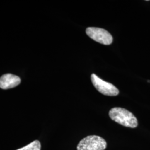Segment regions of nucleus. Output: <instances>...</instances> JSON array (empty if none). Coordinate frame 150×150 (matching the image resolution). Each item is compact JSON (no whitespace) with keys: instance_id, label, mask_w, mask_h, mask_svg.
I'll return each instance as SVG.
<instances>
[{"instance_id":"5","label":"nucleus","mask_w":150,"mask_h":150,"mask_svg":"<svg viewBox=\"0 0 150 150\" xmlns=\"http://www.w3.org/2000/svg\"><path fill=\"white\" fill-rule=\"evenodd\" d=\"M21 82L19 77L11 74H7L0 78V88L2 89H9L18 86Z\"/></svg>"},{"instance_id":"4","label":"nucleus","mask_w":150,"mask_h":150,"mask_svg":"<svg viewBox=\"0 0 150 150\" xmlns=\"http://www.w3.org/2000/svg\"><path fill=\"white\" fill-rule=\"evenodd\" d=\"M86 34L98 43L109 45L112 43V35L106 30L98 27H88L86 28Z\"/></svg>"},{"instance_id":"1","label":"nucleus","mask_w":150,"mask_h":150,"mask_svg":"<svg viewBox=\"0 0 150 150\" xmlns=\"http://www.w3.org/2000/svg\"><path fill=\"white\" fill-rule=\"evenodd\" d=\"M109 116L116 122L127 127L135 128L138 125L137 120L134 114L123 108H113L109 111Z\"/></svg>"},{"instance_id":"6","label":"nucleus","mask_w":150,"mask_h":150,"mask_svg":"<svg viewBox=\"0 0 150 150\" xmlns=\"http://www.w3.org/2000/svg\"><path fill=\"white\" fill-rule=\"evenodd\" d=\"M17 150H41V143L39 141L35 140L26 146Z\"/></svg>"},{"instance_id":"3","label":"nucleus","mask_w":150,"mask_h":150,"mask_svg":"<svg viewBox=\"0 0 150 150\" xmlns=\"http://www.w3.org/2000/svg\"><path fill=\"white\" fill-rule=\"evenodd\" d=\"M91 81L93 85L97 91L103 95L109 96H115L118 95V88L111 83L102 80L97 75L92 74L91 76Z\"/></svg>"},{"instance_id":"2","label":"nucleus","mask_w":150,"mask_h":150,"mask_svg":"<svg viewBox=\"0 0 150 150\" xmlns=\"http://www.w3.org/2000/svg\"><path fill=\"white\" fill-rule=\"evenodd\" d=\"M107 147V142L101 137L88 136L81 140L77 145V150H104Z\"/></svg>"}]
</instances>
